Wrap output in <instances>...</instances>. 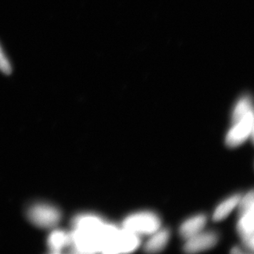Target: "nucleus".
<instances>
[{"instance_id": "1", "label": "nucleus", "mask_w": 254, "mask_h": 254, "mask_svg": "<svg viewBox=\"0 0 254 254\" xmlns=\"http://www.w3.org/2000/svg\"><path fill=\"white\" fill-rule=\"evenodd\" d=\"M105 226L96 217L84 216L78 219L71 235L73 247L83 253L101 252Z\"/></svg>"}, {"instance_id": "2", "label": "nucleus", "mask_w": 254, "mask_h": 254, "mask_svg": "<svg viewBox=\"0 0 254 254\" xmlns=\"http://www.w3.org/2000/svg\"><path fill=\"white\" fill-rule=\"evenodd\" d=\"M139 242L137 235L125 229L119 230L115 227L108 234L102 252L107 254L128 253L136 250Z\"/></svg>"}, {"instance_id": "3", "label": "nucleus", "mask_w": 254, "mask_h": 254, "mask_svg": "<svg viewBox=\"0 0 254 254\" xmlns=\"http://www.w3.org/2000/svg\"><path fill=\"white\" fill-rule=\"evenodd\" d=\"M160 225V219L150 212L133 214L127 217L123 223L125 230L137 235L154 233L159 230Z\"/></svg>"}, {"instance_id": "4", "label": "nucleus", "mask_w": 254, "mask_h": 254, "mask_svg": "<svg viewBox=\"0 0 254 254\" xmlns=\"http://www.w3.org/2000/svg\"><path fill=\"white\" fill-rule=\"evenodd\" d=\"M254 113L251 112L243 118L233 124V127L227 133L226 143L228 146H238L253 136Z\"/></svg>"}, {"instance_id": "5", "label": "nucleus", "mask_w": 254, "mask_h": 254, "mask_svg": "<svg viewBox=\"0 0 254 254\" xmlns=\"http://www.w3.org/2000/svg\"><path fill=\"white\" fill-rule=\"evenodd\" d=\"M218 236L214 232H201L187 240L184 250L187 253H197L210 250L216 245Z\"/></svg>"}, {"instance_id": "6", "label": "nucleus", "mask_w": 254, "mask_h": 254, "mask_svg": "<svg viewBox=\"0 0 254 254\" xmlns=\"http://www.w3.org/2000/svg\"><path fill=\"white\" fill-rule=\"evenodd\" d=\"M30 218L41 227H51L59 220L60 214L56 209L48 205H37L31 209Z\"/></svg>"}, {"instance_id": "7", "label": "nucleus", "mask_w": 254, "mask_h": 254, "mask_svg": "<svg viewBox=\"0 0 254 254\" xmlns=\"http://www.w3.org/2000/svg\"><path fill=\"white\" fill-rule=\"evenodd\" d=\"M254 208L240 215L237 226L244 245L252 252L254 250Z\"/></svg>"}, {"instance_id": "8", "label": "nucleus", "mask_w": 254, "mask_h": 254, "mask_svg": "<svg viewBox=\"0 0 254 254\" xmlns=\"http://www.w3.org/2000/svg\"><path fill=\"white\" fill-rule=\"evenodd\" d=\"M206 217L204 215H195L182 224L180 234L184 238L188 240L197 234L200 233L206 223Z\"/></svg>"}, {"instance_id": "9", "label": "nucleus", "mask_w": 254, "mask_h": 254, "mask_svg": "<svg viewBox=\"0 0 254 254\" xmlns=\"http://www.w3.org/2000/svg\"><path fill=\"white\" fill-rule=\"evenodd\" d=\"M145 245V252L155 253L165 248L169 240V232L167 230H157Z\"/></svg>"}, {"instance_id": "10", "label": "nucleus", "mask_w": 254, "mask_h": 254, "mask_svg": "<svg viewBox=\"0 0 254 254\" xmlns=\"http://www.w3.org/2000/svg\"><path fill=\"white\" fill-rule=\"evenodd\" d=\"M240 198V195H232V196L222 202L217 207L215 211L214 212L213 220L221 221L223 219L226 218L227 215L231 213L232 210L238 205Z\"/></svg>"}, {"instance_id": "11", "label": "nucleus", "mask_w": 254, "mask_h": 254, "mask_svg": "<svg viewBox=\"0 0 254 254\" xmlns=\"http://www.w3.org/2000/svg\"><path fill=\"white\" fill-rule=\"evenodd\" d=\"M50 249L55 252H59L65 247L71 245V235L63 232H56L50 237L49 241Z\"/></svg>"}, {"instance_id": "12", "label": "nucleus", "mask_w": 254, "mask_h": 254, "mask_svg": "<svg viewBox=\"0 0 254 254\" xmlns=\"http://www.w3.org/2000/svg\"><path fill=\"white\" fill-rule=\"evenodd\" d=\"M251 112H253V107H252V100L250 97L242 98L237 103L235 109H234L232 118V124L237 123Z\"/></svg>"}, {"instance_id": "13", "label": "nucleus", "mask_w": 254, "mask_h": 254, "mask_svg": "<svg viewBox=\"0 0 254 254\" xmlns=\"http://www.w3.org/2000/svg\"><path fill=\"white\" fill-rule=\"evenodd\" d=\"M238 205L240 215H242V214L250 210V209L254 208L253 190H251L243 198H240Z\"/></svg>"}, {"instance_id": "14", "label": "nucleus", "mask_w": 254, "mask_h": 254, "mask_svg": "<svg viewBox=\"0 0 254 254\" xmlns=\"http://www.w3.org/2000/svg\"><path fill=\"white\" fill-rule=\"evenodd\" d=\"M0 71L5 75H9L12 72V65L10 63L9 58L5 54L1 45H0Z\"/></svg>"}, {"instance_id": "15", "label": "nucleus", "mask_w": 254, "mask_h": 254, "mask_svg": "<svg viewBox=\"0 0 254 254\" xmlns=\"http://www.w3.org/2000/svg\"><path fill=\"white\" fill-rule=\"evenodd\" d=\"M232 253L233 254H241L242 253V251L240 250L239 248H234L233 250H232Z\"/></svg>"}]
</instances>
